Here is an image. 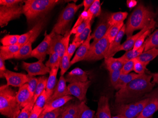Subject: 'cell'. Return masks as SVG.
Here are the masks:
<instances>
[{
  "instance_id": "cell-36",
  "label": "cell",
  "mask_w": 158,
  "mask_h": 118,
  "mask_svg": "<svg viewBox=\"0 0 158 118\" xmlns=\"http://www.w3.org/2000/svg\"><path fill=\"white\" fill-rule=\"evenodd\" d=\"M68 48L66 49L65 53L62 57L60 64V75L64 76L67 70L71 67V59L69 58L68 54Z\"/></svg>"
},
{
  "instance_id": "cell-50",
  "label": "cell",
  "mask_w": 158,
  "mask_h": 118,
  "mask_svg": "<svg viewBox=\"0 0 158 118\" xmlns=\"http://www.w3.org/2000/svg\"><path fill=\"white\" fill-rule=\"evenodd\" d=\"M109 73H110L111 83L113 87H114L119 79L120 76L121 75V70L112 71L109 72Z\"/></svg>"
},
{
  "instance_id": "cell-51",
  "label": "cell",
  "mask_w": 158,
  "mask_h": 118,
  "mask_svg": "<svg viewBox=\"0 0 158 118\" xmlns=\"http://www.w3.org/2000/svg\"><path fill=\"white\" fill-rule=\"evenodd\" d=\"M32 33V29H31L27 32L20 35L19 39L18 45H19L21 47L24 45L25 44H26L30 38H31Z\"/></svg>"
},
{
  "instance_id": "cell-40",
  "label": "cell",
  "mask_w": 158,
  "mask_h": 118,
  "mask_svg": "<svg viewBox=\"0 0 158 118\" xmlns=\"http://www.w3.org/2000/svg\"><path fill=\"white\" fill-rule=\"evenodd\" d=\"M91 22L88 24L83 31L76 38H74L73 42L80 43H82L87 39L89 35H91Z\"/></svg>"
},
{
  "instance_id": "cell-59",
  "label": "cell",
  "mask_w": 158,
  "mask_h": 118,
  "mask_svg": "<svg viewBox=\"0 0 158 118\" xmlns=\"http://www.w3.org/2000/svg\"><path fill=\"white\" fill-rule=\"evenodd\" d=\"M136 5H137V2L135 0H128L127 1V5L129 8H133Z\"/></svg>"
},
{
  "instance_id": "cell-23",
  "label": "cell",
  "mask_w": 158,
  "mask_h": 118,
  "mask_svg": "<svg viewBox=\"0 0 158 118\" xmlns=\"http://www.w3.org/2000/svg\"><path fill=\"white\" fill-rule=\"evenodd\" d=\"M59 68H60V66H57V67L52 68L50 70L46 88V93H47L48 97V100L53 95V93L55 91L56 86L57 75V73H58Z\"/></svg>"
},
{
  "instance_id": "cell-39",
  "label": "cell",
  "mask_w": 158,
  "mask_h": 118,
  "mask_svg": "<svg viewBox=\"0 0 158 118\" xmlns=\"http://www.w3.org/2000/svg\"><path fill=\"white\" fill-rule=\"evenodd\" d=\"M20 35H7L1 40L3 46H12L18 44Z\"/></svg>"
},
{
  "instance_id": "cell-14",
  "label": "cell",
  "mask_w": 158,
  "mask_h": 118,
  "mask_svg": "<svg viewBox=\"0 0 158 118\" xmlns=\"http://www.w3.org/2000/svg\"><path fill=\"white\" fill-rule=\"evenodd\" d=\"M51 38L52 34L51 33L49 34L46 35L42 42L37 47L33 50L31 57L35 58L41 62L45 61L46 56L49 54Z\"/></svg>"
},
{
  "instance_id": "cell-11",
  "label": "cell",
  "mask_w": 158,
  "mask_h": 118,
  "mask_svg": "<svg viewBox=\"0 0 158 118\" xmlns=\"http://www.w3.org/2000/svg\"><path fill=\"white\" fill-rule=\"evenodd\" d=\"M114 112L117 115L124 118H136L140 114L137 101L126 104H117Z\"/></svg>"
},
{
  "instance_id": "cell-34",
  "label": "cell",
  "mask_w": 158,
  "mask_h": 118,
  "mask_svg": "<svg viewBox=\"0 0 158 118\" xmlns=\"http://www.w3.org/2000/svg\"><path fill=\"white\" fill-rule=\"evenodd\" d=\"M144 48H145V45L144 43L143 45L140 48L136 50L131 49L130 50L128 51L121 57L126 62L129 61V60L135 59L137 58L144 51Z\"/></svg>"
},
{
  "instance_id": "cell-20",
  "label": "cell",
  "mask_w": 158,
  "mask_h": 118,
  "mask_svg": "<svg viewBox=\"0 0 158 118\" xmlns=\"http://www.w3.org/2000/svg\"><path fill=\"white\" fill-rule=\"evenodd\" d=\"M73 99V97L69 95L64 97L57 98L52 101H48L47 102L46 105L44 106L43 111L41 114H44L46 112L52 111L53 110L61 108L65 105L66 103H68L69 101Z\"/></svg>"
},
{
  "instance_id": "cell-24",
  "label": "cell",
  "mask_w": 158,
  "mask_h": 118,
  "mask_svg": "<svg viewBox=\"0 0 158 118\" xmlns=\"http://www.w3.org/2000/svg\"><path fill=\"white\" fill-rule=\"evenodd\" d=\"M126 25H124L119 32L118 34L117 35L116 38H114L113 41L110 43L109 49L105 57V59L113 57V56L116 54L115 52L116 50L120 46L122 39H123L124 35L126 34Z\"/></svg>"
},
{
  "instance_id": "cell-6",
  "label": "cell",
  "mask_w": 158,
  "mask_h": 118,
  "mask_svg": "<svg viewBox=\"0 0 158 118\" xmlns=\"http://www.w3.org/2000/svg\"><path fill=\"white\" fill-rule=\"evenodd\" d=\"M110 45L106 34L103 38L96 42L90 43L89 50L84 61L95 62L105 58Z\"/></svg>"
},
{
  "instance_id": "cell-17",
  "label": "cell",
  "mask_w": 158,
  "mask_h": 118,
  "mask_svg": "<svg viewBox=\"0 0 158 118\" xmlns=\"http://www.w3.org/2000/svg\"><path fill=\"white\" fill-rule=\"evenodd\" d=\"M16 98L21 108H23L28 105L33 99V97L28 89L27 83L19 87L17 93Z\"/></svg>"
},
{
  "instance_id": "cell-25",
  "label": "cell",
  "mask_w": 158,
  "mask_h": 118,
  "mask_svg": "<svg viewBox=\"0 0 158 118\" xmlns=\"http://www.w3.org/2000/svg\"><path fill=\"white\" fill-rule=\"evenodd\" d=\"M20 47V46L18 44L12 46H2L0 47V58L4 61L14 58Z\"/></svg>"
},
{
  "instance_id": "cell-3",
  "label": "cell",
  "mask_w": 158,
  "mask_h": 118,
  "mask_svg": "<svg viewBox=\"0 0 158 118\" xmlns=\"http://www.w3.org/2000/svg\"><path fill=\"white\" fill-rule=\"evenodd\" d=\"M23 5V14L29 23L54 8L59 3L58 0H26Z\"/></svg>"
},
{
  "instance_id": "cell-26",
  "label": "cell",
  "mask_w": 158,
  "mask_h": 118,
  "mask_svg": "<svg viewBox=\"0 0 158 118\" xmlns=\"http://www.w3.org/2000/svg\"><path fill=\"white\" fill-rule=\"evenodd\" d=\"M126 61L121 57L115 58L113 57L105 59V66L109 72L121 70Z\"/></svg>"
},
{
  "instance_id": "cell-62",
  "label": "cell",
  "mask_w": 158,
  "mask_h": 118,
  "mask_svg": "<svg viewBox=\"0 0 158 118\" xmlns=\"http://www.w3.org/2000/svg\"></svg>"
},
{
  "instance_id": "cell-12",
  "label": "cell",
  "mask_w": 158,
  "mask_h": 118,
  "mask_svg": "<svg viewBox=\"0 0 158 118\" xmlns=\"http://www.w3.org/2000/svg\"><path fill=\"white\" fill-rule=\"evenodd\" d=\"M21 66L22 68L27 72L28 75L31 76L45 75L48 73H49L51 70L43 62L40 61L33 63L23 62Z\"/></svg>"
},
{
  "instance_id": "cell-28",
  "label": "cell",
  "mask_w": 158,
  "mask_h": 118,
  "mask_svg": "<svg viewBox=\"0 0 158 118\" xmlns=\"http://www.w3.org/2000/svg\"><path fill=\"white\" fill-rule=\"evenodd\" d=\"M139 76V74H137L135 73H130L125 75L121 74L117 84L114 87V89L118 91L120 89L126 87L128 83H130L132 80L137 78Z\"/></svg>"
},
{
  "instance_id": "cell-42",
  "label": "cell",
  "mask_w": 158,
  "mask_h": 118,
  "mask_svg": "<svg viewBox=\"0 0 158 118\" xmlns=\"http://www.w3.org/2000/svg\"><path fill=\"white\" fill-rule=\"evenodd\" d=\"M48 60L46 62V66L51 69L55 67L60 66V59L57 53H53L50 55Z\"/></svg>"
},
{
  "instance_id": "cell-35",
  "label": "cell",
  "mask_w": 158,
  "mask_h": 118,
  "mask_svg": "<svg viewBox=\"0 0 158 118\" xmlns=\"http://www.w3.org/2000/svg\"><path fill=\"white\" fill-rule=\"evenodd\" d=\"M127 12H117L110 13V22L111 26L114 25L119 23L123 22L127 17Z\"/></svg>"
},
{
  "instance_id": "cell-29",
  "label": "cell",
  "mask_w": 158,
  "mask_h": 118,
  "mask_svg": "<svg viewBox=\"0 0 158 118\" xmlns=\"http://www.w3.org/2000/svg\"><path fill=\"white\" fill-rule=\"evenodd\" d=\"M85 102L79 103L76 118H94V111L91 110Z\"/></svg>"
},
{
  "instance_id": "cell-2",
  "label": "cell",
  "mask_w": 158,
  "mask_h": 118,
  "mask_svg": "<svg viewBox=\"0 0 158 118\" xmlns=\"http://www.w3.org/2000/svg\"><path fill=\"white\" fill-rule=\"evenodd\" d=\"M155 16V13L143 4H139L131 13L127 21L126 25L127 39L133 35L135 31H141L149 26Z\"/></svg>"
},
{
  "instance_id": "cell-38",
  "label": "cell",
  "mask_w": 158,
  "mask_h": 118,
  "mask_svg": "<svg viewBox=\"0 0 158 118\" xmlns=\"http://www.w3.org/2000/svg\"><path fill=\"white\" fill-rule=\"evenodd\" d=\"M44 26V21L43 20H39L37 23L34 26V27L32 28L31 35V38L29 39V41L31 42L32 43L35 41L36 39L38 38L39 35H40L43 29V27Z\"/></svg>"
},
{
  "instance_id": "cell-22",
  "label": "cell",
  "mask_w": 158,
  "mask_h": 118,
  "mask_svg": "<svg viewBox=\"0 0 158 118\" xmlns=\"http://www.w3.org/2000/svg\"><path fill=\"white\" fill-rule=\"evenodd\" d=\"M66 82L65 77L64 76H60L59 81L57 83L55 91L48 102L70 95Z\"/></svg>"
},
{
  "instance_id": "cell-18",
  "label": "cell",
  "mask_w": 158,
  "mask_h": 118,
  "mask_svg": "<svg viewBox=\"0 0 158 118\" xmlns=\"http://www.w3.org/2000/svg\"><path fill=\"white\" fill-rule=\"evenodd\" d=\"M66 82L73 83L74 82H86L88 80V76L86 72L80 68H75L68 73L65 77Z\"/></svg>"
},
{
  "instance_id": "cell-31",
  "label": "cell",
  "mask_w": 158,
  "mask_h": 118,
  "mask_svg": "<svg viewBox=\"0 0 158 118\" xmlns=\"http://www.w3.org/2000/svg\"><path fill=\"white\" fill-rule=\"evenodd\" d=\"M144 51L149 50L153 48L158 49V29L151 35H150L144 42Z\"/></svg>"
},
{
  "instance_id": "cell-4",
  "label": "cell",
  "mask_w": 158,
  "mask_h": 118,
  "mask_svg": "<svg viewBox=\"0 0 158 118\" xmlns=\"http://www.w3.org/2000/svg\"><path fill=\"white\" fill-rule=\"evenodd\" d=\"M17 93L7 85L0 87V112L8 118H16L20 113V106L16 98Z\"/></svg>"
},
{
  "instance_id": "cell-52",
  "label": "cell",
  "mask_w": 158,
  "mask_h": 118,
  "mask_svg": "<svg viewBox=\"0 0 158 118\" xmlns=\"http://www.w3.org/2000/svg\"><path fill=\"white\" fill-rule=\"evenodd\" d=\"M86 20H89L91 22V20H90V18H89V14L88 11H83V12L81 13V14L78 18L73 28H75V27H77V26L80 25L82 23L83 21Z\"/></svg>"
},
{
  "instance_id": "cell-44",
  "label": "cell",
  "mask_w": 158,
  "mask_h": 118,
  "mask_svg": "<svg viewBox=\"0 0 158 118\" xmlns=\"http://www.w3.org/2000/svg\"><path fill=\"white\" fill-rule=\"evenodd\" d=\"M153 29V28H152V29H148L138 38V39L136 41L134 45L133 49L134 50L138 49L143 45L145 40H146V38H147V36H149L150 35V33H151Z\"/></svg>"
},
{
  "instance_id": "cell-56",
  "label": "cell",
  "mask_w": 158,
  "mask_h": 118,
  "mask_svg": "<svg viewBox=\"0 0 158 118\" xmlns=\"http://www.w3.org/2000/svg\"><path fill=\"white\" fill-rule=\"evenodd\" d=\"M43 111V109L37 110V109H33L32 111L29 118H39L42 112Z\"/></svg>"
},
{
  "instance_id": "cell-48",
  "label": "cell",
  "mask_w": 158,
  "mask_h": 118,
  "mask_svg": "<svg viewBox=\"0 0 158 118\" xmlns=\"http://www.w3.org/2000/svg\"><path fill=\"white\" fill-rule=\"evenodd\" d=\"M29 79L27 84L28 85V89L31 94L33 97L34 95L35 92L36 90L38 82H39V79L35 78L34 76H31L29 75Z\"/></svg>"
},
{
  "instance_id": "cell-33",
  "label": "cell",
  "mask_w": 158,
  "mask_h": 118,
  "mask_svg": "<svg viewBox=\"0 0 158 118\" xmlns=\"http://www.w3.org/2000/svg\"><path fill=\"white\" fill-rule=\"evenodd\" d=\"M48 79V78L46 76H42L39 78V82L33 96L35 103L39 96L46 89Z\"/></svg>"
},
{
  "instance_id": "cell-1",
  "label": "cell",
  "mask_w": 158,
  "mask_h": 118,
  "mask_svg": "<svg viewBox=\"0 0 158 118\" xmlns=\"http://www.w3.org/2000/svg\"><path fill=\"white\" fill-rule=\"evenodd\" d=\"M152 76L145 73L140 75L120 89L115 95L116 104H126L135 102V100L151 92L155 84L151 81Z\"/></svg>"
},
{
  "instance_id": "cell-19",
  "label": "cell",
  "mask_w": 158,
  "mask_h": 118,
  "mask_svg": "<svg viewBox=\"0 0 158 118\" xmlns=\"http://www.w3.org/2000/svg\"><path fill=\"white\" fill-rule=\"evenodd\" d=\"M97 118H111L109 105V98L106 96H102L98 100Z\"/></svg>"
},
{
  "instance_id": "cell-58",
  "label": "cell",
  "mask_w": 158,
  "mask_h": 118,
  "mask_svg": "<svg viewBox=\"0 0 158 118\" xmlns=\"http://www.w3.org/2000/svg\"><path fill=\"white\" fill-rule=\"evenodd\" d=\"M61 118H76V116L68 113L64 109L63 113L61 114Z\"/></svg>"
},
{
  "instance_id": "cell-54",
  "label": "cell",
  "mask_w": 158,
  "mask_h": 118,
  "mask_svg": "<svg viewBox=\"0 0 158 118\" xmlns=\"http://www.w3.org/2000/svg\"><path fill=\"white\" fill-rule=\"evenodd\" d=\"M23 2L21 0H1L0 5L1 6H11L19 4Z\"/></svg>"
},
{
  "instance_id": "cell-13",
  "label": "cell",
  "mask_w": 158,
  "mask_h": 118,
  "mask_svg": "<svg viewBox=\"0 0 158 118\" xmlns=\"http://www.w3.org/2000/svg\"><path fill=\"white\" fill-rule=\"evenodd\" d=\"M29 77L28 74L15 72L8 70L3 75V78L7 81V86L19 87L27 83Z\"/></svg>"
},
{
  "instance_id": "cell-30",
  "label": "cell",
  "mask_w": 158,
  "mask_h": 118,
  "mask_svg": "<svg viewBox=\"0 0 158 118\" xmlns=\"http://www.w3.org/2000/svg\"><path fill=\"white\" fill-rule=\"evenodd\" d=\"M32 43L28 41L26 44L20 47L19 51L16 54L14 59H26L31 57L32 48Z\"/></svg>"
},
{
  "instance_id": "cell-45",
  "label": "cell",
  "mask_w": 158,
  "mask_h": 118,
  "mask_svg": "<svg viewBox=\"0 0 158 118\" xmlns=\"http://www.w3.org/2000/svg\"><path fill=\"white\" fill-rule=\"evenodd\" d=\"M64 110V107L53 110L52 111L46 112L44 114H41L39 118H59Z\"/></svg>"
},
{
  "instance_id": "cell-43",
  "label": "cell",
  "mask_w": 158,
  "mask_h": 118,
  "mask_svg": "<svg viewBox=\"0 0 158 118\" xmlns=\"http://www.w3.org/2000/svg\"><path fill=\"white\" fill-rule=\"evenodd\" d=\"M34 104L35 102L33 99L28 105L22 109L16 118H29L32 111Z\"/></svg>"
},
{
  "instance_id": "cell-21",
  "label": "cell",
  "mask_w": 158,
  "mask_h": 118,
  "mask_svg": "<svg viewBox=\"0 0 158 118\" xmlns=\"http://www.w3.org/2000/svg\"><path fill=\"white\" fill-rule=\"evenodd\" d=\"M91 39H92V38L90 35L88 38L80 46L75 53L74 57L71 61V66H72L73 65L78 62L84 61L89 50L90 45V41Z\"/></svg>"
},
{
  "instance_id": "cell-32",
  "label": "cell",
  "mask_w": 158,
  "mask_h": 118,
  "mask_svg": "<svg viewBox=\"0 0 158 118\" xmlns=\"http://www.w3.org/2000/svg\"><path fill=\"white\" fill-rule=\"evenodd\" d=\"M89 14V18L91 21L97 17H99L102 14V9L99 0H95L89 9L87 10Z\"/></svg>"
},
{
  "instance_id": "cell-5",
  "label": "cell",
  "mask_w": 158,
  "mask_h": 118,
  "mask_svg": "<svg viewBox=\"0 0 158 118\" xmlns=\"http://www.w3.org/2000/svg\"><path fill=\"white\" fill-rule=\"evenodd\" d=\"M82 6H83V2L79 5L74 3H68L61 12L51 32L61 35L65 34L68 30L67 28L68 25L76 12Z\"/></svg>"
},
{
  "instance_id": "cell-9",
  "label": "cell",
  "mask_w": 158,
  "mask_h": 118,
  "mask_svg": "<svg viewBox=\"0 0 158 118\" xmlns=\"http://www.w3.org/2000/svg\"><path fill=\"white\" fill-rule=\"evenodd\" d=\"M110 13L103 12L99 16V21L97 26L91 35L93 40L92 43L96 42L103 38L110 28L111 26L110 22Z\"/></svg>"
},
{
  "instance_id": "cell-60",
  "label": "cell",
  "mask_w": 158,
  "mask_h": 118,
  "mask_svg": "<svg viewBox=\"0 0 158 118\" xmlns=\"http://www.w3.org/2000/svg\"><path fill=\"white\" fill-rule=\"evenodd\" d=\"M150 75L152 76V83L158 85V73H150Z\"/></svg>"
},
{
  "instance_id": "cell-53",
  "label": "cell",
  "mask_w": 158,
  "mask_h": 118,
  "mask_svg": "<svg viewBox=\"0 0 158 118\" xmlns=\"http://www.w3.org/2000/svg\"><path fill=\"white\" fill-rule=\"evenodd\" d=\"M81 44L82 43H80L73 42L72 43L69 45L68 48V55H69V58L70 59H71V58L72 57L73 55L74 54L76 49L77 48L79 47Z\"/></svg>"
},
{
  "instance_id": "cell-10",
  "label": "cell",
  "mask_w": 158,
  "mask_h": 118,
  "mask_svg": "<svg viewBox=\"0 0 158 118\" xmlns=\"http://www.w3.org/2000/svg\"><path fill=\"white\" fill-rule=\"evenodd\" d=\"M90 85V81L70 83L68 85V91L70 96H73L81 102L87 101L86 94Z\"/></svg>"
},
{
  "instance_id": "cell-46",
  "label": "cell",
  "mask_w": 158,
  "mask_h": 118,
  "mask_svg": "<svg viewBox=\"0 0 158 118\" xmlns=\"http://www.w3.org/2000/svg\"><path fill=\"white\" fill-rule=\"evenodd\" d=\"M91 21L89 20H86L83 21L82 23L80 25L77 26L75 28H73L71 29V34H75V37L74 38H76L79 36L82 32L83 31L86 26H87L89 23Z\"/></svg>"
},
{
  "instance_id": "cell-27",
  "label": "cell",
  "mask_w": 158,
  "mask_h": 118,
  "mask_svg": "<svg viewBox=\"0 0 158 118\" xmlns=\"http://www.w3.org/2000/svg\"><path fill=\"white\" fill-rule=\"evenodd\" d=\"M158 56V49L153 48L149 50L144 51L136 59L143 63L148 65V64Z\"/></svg>"
},
{
  "instance_id": "cell-55",
  "label": "cell",
  "mask_w": 158,
  "mask_h": 118,
  "mask_svg": "<svg viewBox=\"0 0 158 118\" xmlns=\"http://www.w3.org/2000/svg\"><path fill=\"white\" fill-rule=\"evenodd\" d=\"M7 71V70L5 67L4 60H2L1 58H0V77L1 78H3V75Z\"/></svg>"
},
{
  "instance_id": "cell-8",
  "label": "cell",
  "mask_w": 158,
  "mask_h": 118,
  "mask_svg": "<svg viewBox=\"0 0 158 118\" xmlns=\"http://www.w3.org/2000/svg\"><path fill=\"white\" fill-rule=\"evenodd\" d=\"M22 14H23V5L19 3L13 6H0V26H6L11 20L19 18Z\"/></svg>"
},
{
  "instance_id": "cell-7",
  "label": "cell",
  "mask_w": 158,
  "mask_h": 118,
  "mask_svg": "<svg viewBox=\"0 0 158 118\" xmlns=\"http://www.w3.org/2000/svg\"><path fill=\"white\" fill-rule=\"evenodd\" d=\"M70 31H71L68 29L64 35L51 32L52 38L48 55H51L53 53H58L60 62H61L66 49L69 47L70 36L71 35Z\"/></svg>"
},
{
  "instance_id": "cell-47",
  "label": "cell",
  "mask_w": 158,
  "mask_h": 118,
  "mask_svg": "<svg viewBox=\"0 0 158 118\" xmlns=\"http://www.w3.org/2000/svg\"><path fill=\"white\" fill-rule=\"evenodd\" d=\"M146 67L147 66L146 65L138 61L136 59H135L134 71L135 73L139 75L145 73V71L147 70Z\"/></svg>"
},
{
  "instance_id": "cell-61",
  "label": "cell",
  "mask_w": 158,
  "mask_h": 118,
  "mask_svg": "<svg viewBox=\"0 0 158 118\" xmlns=\"http://www.w3.org/2000/svg\"><path fill=\"white\" fill-rule=\"evenodd\" d=\"M111 118H124L123 116H120V115H117L116 116H114V117H112Z\"/></svg>"
},
{
  "instance_id": "cell-41",
  "label": "cell",
  "mask_w": 158,
  "mask_h": 118,
  "mask_svg": "<svg viewBox=\"0 0 158 118\" xmlns=\"http://www.w3.org/2000/svg\"><path fill=\"white\" fill-rule=\"evenodd\" d=\"M48 101V97L45 89L35 101L33 109L37 110L44 109V106L46 105Z\"/></svg>"
},
{
  "instance_id": "cell-15",
  "label": "cell",
  "mask_w": 158,
  "mask_h": 118,
  "mask_svg": "<svg viewBox=\"0 0 158 118\" xmlns=\"http://www.w3.org/2000/svg\"><path fill=\"white\" fill-rule=\"evenodd\" d=\"M158 110V90L152 93L151 99L136 118H149Z\"/></svg>"
},
{
  "instance_id": "cell-49",
  "label": "cell",
  "mask_w": 158,
  "mask_h": 118,
  "mask_svg": "<svg viewBox=\"0 0 158 118\" xmlns=\"http://www.w3.org/2000/svg\"><path fill=\"white\" fill-rule=\"evenodd\" d=\"M134 64L135 59L127 61L121 69V74H128L130 73L132 71H134Z\"/></svg>"
},
{
  "instance_id": "cell-37",
  "label": "cell",
  "mask_w": 158,
  "mask_h": 118,
  "mask_svg": "<svg viewBox=\"0 0 158 118\" xmlns=\"http://www.w3.org/2000/svg\"><path fill=\"white\" fill-rule=\"evenodd\" d=\"M124 25V22H123L119 23L114 25L111 26L106 33L110 43L113 41L114 38H116L117 35L118 34L119 32Z\"/></svg>"
},
{
  "instance_id": "cell-16",
  "label": "cell",
  "mask_w": 158,
  "mask_h": 118,
  "mask_svg": "<svg viewBox=\"0 0 158 118\" xmlns=\"http://www.w3.org/2000/svg\"><path fill=\"white\" fill-rule=\"evenodd\" d=\"M155 25H156V22L153 19L149 26L144 27L143 29L141 30L140 32L136 34L135 35H132L129 39H127V40L124 43L121 45L120 47L116 50L115 53L116 54L118 53V51H128L130 50L133 49L134 45L138 38L148 29L154 28L155 27Z\"/></svg>"
},
{
  "instance_id": "cell-57",
  "label": "cell",
  "mask_w": 158,
  "mask_h": 118,
  "mask_svg": "<svg viewBox=\"0 0 158 118\" xmlns=\"http://www.w3.org/2000/svg\"><path fill=\"white\" fill-rule=\"evenodd\" d=\"M94 1L95 0H84L83 1V6H84L83 11H87Z\"/></svg>"
}]
</instances>
